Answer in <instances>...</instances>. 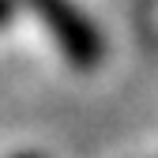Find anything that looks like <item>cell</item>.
I'll list each match as a JSON object with an SVG mask.
<instances>
[{
  "label": "cell",
  "mask_w": 158,
  "mask_h": 158,
  "mask_svg": "<svg viewBox=\"0 0 158 158\" xmlns=\"http://www.w3.org/2000/svg\"><path fill=\"white\" fill-rule=\"evenodd\" d=\"M27 4L45 23V30L53 34V42L60 45V53L72 64L94 68L102 60V38H98L94 23L72 4V0H27Z\"/></svg>",
  "instance_id": "obj_1"
},
{
  "label": "cell",
  "mask_w": 158,
  "mask_h": 158,
  "mask_svg": "<svg viewBox=\"0 0 158 158\" xmlns=\"http://www.w3.org/2000/svg\"><path fill=\"white\" fill-rule=\"evenodd\" d=\"M11 19V0H0V27Z\"/></svg>",
  "instance_id": "obj_2"
},
{
  "label": "cell",
  "mask_w": 158,
  "mask_h": 158,
  "mask_svg": "<svg viewBox=\"0 0 158 158\" xmlns=\"http://www.w3.org/2000/svg\"><path fill=\"white\" fill-rule=\"evenodd\" d=\"M19 158H42V154H19Z\"/></svg>",
  "instance_id": "obj_3"
}]
</instances>
